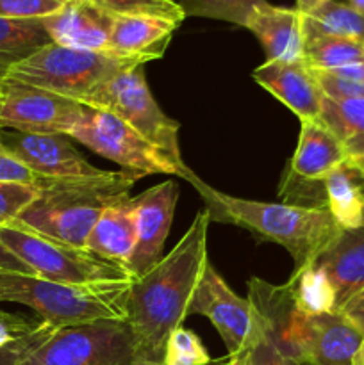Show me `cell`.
I'll return each mask as SVG.
<instances>
[{
  "mask_svg": "<svg viewBox=\"0 0 364 365\" xmlns=\"http://www.w3.org/2000/svg\"><path fill=\"white\" fill-rule=\"evenodd\" d=\"M209 210H200L181 241L128 289L125 312L134 334L136 359L163 362L170 335L182 327L207 259Z\"/></svg>",
  "mask_w": 364,
  "mask_h": 365,
  "instance_id": "obj_1",
  "label": "cell"
},
{
  "mask_svg": "<svg viewBox=\"0 0 364 365\" xmlns=\"http://www.w3.org/2000/svg\"><path fill=\"white\" fill-rule=\"evenodd\" d=\"M186 180L203 198L211 221L246 228L259 239L275 242L288 250L295 260L293 273L310 266L341 230L328 209L236 198L207 185L193 171Z\"/></svg>",
  "mask_w": 364,
  "mask_h": 365,
  "instance_id": "obj_2",
  "label": "cell"
},
{
  "mask_svg": "<svg viewBox=\"0 0 364 365\" xmlns=\"http://www.w3.org/2000/svg\"><path fill=\"white\" fill-rule=\"evenodd\" d=\"M136 180L121 171H109L106 177L89 180H52L39 178V195L29 203L14 223L64 245L86 248L103 210L128 198Z\"/></svg>",
  "mask_w": 364,
  "mask_h": 365,
  "instance_id": "obj_3",
  "label": "cell"
},
{
  "mask_svg": "<svg viewBox=\"0 0 364 365\" xmlns=\"http://www.w3.org/2000/svg\"><path fill=\"white\" fill-rule=\"evenodd\" d=\"M134 278L61 284L36 274L0 271V303H20L56 330L100 319L127 321L125 303Z\"/></svg>",
  "mask_w": 364,
  "mask_h": 365,
  "instance_id": "obj_4",
  "label": "cell"
},
{
  "mask_svg": "<svg viewBox=\"0 0 364 365\" xmlns=\"http://www.w3.org/2000/svg\"><path fill=\"white\" fill-rule=\"evenodd\" d=\"M143 64L139 59L111 52H91L49 43L11 66L6 78L82 102L111 77Z\"/></svg>",
  "mask_w": 364,
  "mask_h": 365,
  "instance_id": "obj_5",
  "label": "cell"
},
{
  "mask_svg": "<svg viewBox=\"0 0 364 365\" xmlns=\"http://www.w3.org/2000/svg\"><path fill=\"white\" fill-rule=\"evenodd\" d=\"M81 103L106 110L134 128L153 148L173 160L178 168H188L178 148L181 125L163 113L146 84L143 66L131 68L114 75L89 93Z\"/></svg>",
  "mask_w": 364,
  "mask_h": 365,
  "instance_id": "obj_6",
  "label": "cell"
},
{
  "mask_svg": "<svg viewBox=\"0 0 364 365\" xmlns=\"http://www.w3.org/2000/svg\"><path fill=\"white\" fill-rule=\"evenodd\" d=\"M0 242L36 277L61 284H95V282L131 280L123 267L103 260L88 248H75L43 237L18 223L0 227Z\"/></svg>",
  "mask_w": 364,
  "mask_h": 365,
  "instance_id": "obj_7",
  "label": "cell"
},
{
  "mask_svg": "<svg viewBox=\"0 0 364 365\" xmlns=\"http://www.w3.org/2000/svg\"><path fill=\"white\" fill-rule=\"evenodd\" d=\"M68 138L116 163L121 168V173L132 180H139L148 175H178L186 180L191 173L189 168H178L173 160L143 139L134 128L106 110L84 106L81 120L71 128Z\"/></svg>",
  "mask_w": 364,
  "mask_h": 365,
  "instance_id": "obj_8",
  "label": "cell"
},
{
  "mask_svg": "<svg viewBox=\"0 0 364 365\" xmlns=\"http://www.w3.org/2000/svg\"><path fill=\"white\" fill-rule=\"evenodd\" d=\"M136 341L127 321L100 319L59 328L20 365H134Z\"/></svg>",
  "mask_w": 364,
  "mask_h": 365,
  "instance_id": "obj_9",
  "label": "cell"
},
{
  "mask_svg": "<svg viewBox=\"0 0 364 365\" xmlns=\"http://www.w3.org/2000/svg\"><path fill=\"white\" fill-rule=\"evenodd\" d=\"M84 113L77 100L4 78L0 84V128L25 134L68 135Z\"/></svg>",
  "mask_w": 364,
  "mask_h": 365,
  "instance_id": "obj_10",
  "label": "cell"
},
{
  "mask_svg": "<svg viewBox=\"0 0 364 365\" xmlns=\"http://www.w3.org/2000/svg\"><path fill=\"white\" fill-rule=\"evenodd\" d=\"M363 337L339 310L307 316L298 309L288 359L296 365H353Z\"/></svg>",
  "mask_w": 364,
  "mask_h": 365,
  "instance_id": "obj_11",
  "label": "cell"
},
{
  "mask_svg": "<svg viewBox=\"0 0 364 365\" xmlns=\"http://www.w3.org/2000/svg\"><path fill=\"white\" fill-rule=\"evenodd\" d=\"M66 138L63 134L0 132V143L39 178L89 180V178L106 177L109 173L89 164Z\"/></svg>",
  "mask_w": 364,
  "mask_h": 365,
  "instance_id": "obj_12",
  "label": "cell"
},
{
  "mask_svg": "<svg viewBox=\"0 0 364 365\" xmlns=\"http://www.w3.org/2000/svg\"><path fill=\"white\" fill-rule=\"evenodd\" d=\"M189 314L206 316L223 339L228 355H236L248 341L253 328V307L250 299L239 298L218 274L206 264L188 307Z\"/></svg>",
  "mask_w": 364,
  "mask_h": 365,
  "instance_id": "obj_13",
  "label": "cell"
},
{
  "mask_svg": "<svg viewBox=\"0 0 364 365\" xmlns=\"http://www.w3.org/2000/svg\"><path fill=\"white\" fill-rule=\"evenodd\" d=\"M177 200L178 185L171 180L152 185L134 198L136 246L127 264V273L132 278L145 274L163 259Z\"/></svg>",
  "mask_w": 364,
  "mask_h": 365,
  "instance_id": "obj_14",
  "label": "cell"
},
{
  "mask_svg": "<svg viewBox=\"0 0 364 365\" xmlns=\"http://www.w3.org/2000/svg\"><path fill=\"white\" fill-rule=\"evenodd\" d=\"M43 25L52 43L57 45L91 52H109L113 14L89 0H70L61 11L43 18Z\"/></svg>",
  "mask_w": 364,
  "mask_h": 365,
  "instance_id": "obj_15",
  "label": "cell"
},
{
  "mask_svg": "<svg viewBox=\"0 0 364 365\" xmlns=\"http://www.w3.org/2000/svg\"><path fill=\"white\" fill-rule=\"evenodd\" d=\"M252 77L261 88L288 106L300 118V121L320 118L323 95L305 61L298 63L266 61L257 70H253Z\"/></svg>",
  "mask_w": 364,
  "mask_h": 365,
  "instance_id": "obj_16",
  "label": "cell"
},
{
  "mask_svg": "<svg viewBox=\"0 0 364 365\" xmlns=\"http://www.w3.org/2000/svg\"><path fill=\"white\" fill-rule=\"evenodd\" d=\"M314 266L323 271L335 292V310L364 291V225L341 228Z\"/></svg>",
  "mask_w": 364,
  "mask_h": 365,
  "instance_id": "obj_17",
  "label": "cell"
},
{
  "mask_svg": "<svg viewBox=\"0 0 364 365\" xmlns=\"http://www.w3.org/2000/svg\"><path fill=\"white\" fill-rule=\"evenodd\" d=\"M246 29L256 34L271 63H298L303 61L305 32L303 13L296 7H278L264 4L250 18Z\"/></svg>",
  "mask_w": 364,
  "mask_h": 365,
  "instance_id": "obj_18",
  "label": "cell"
},
{
  "mask_svg": "<svg viewBox=\"0 0 364 365\" xmlns=\"http://www.w3.org/2000/svg\"><path fill=\"white\" fill-rule=\"evenodd\" d=\"M177 21L148 14H113L109 52L143 63L163 57Z\"/></svg>",
  "mask_w": 364,
  "mask_h": 365,
  "instance_id": "obj_19",
  "label": "cell"
},
{
  "mask_svg": "<svg viewBox=\"0 0 364 365\" xmlns=\"http://www.w3.org/2000/svg\"><path fill=\"white\" fill-rule=\"evenodd\" d=\"M136 246L134 198H123L107 207L89 232L86 248L103 260L116 264L127 271Z\"/></svg>",
  "mask_w": 364,
  "mask_h": 365,
  "instance_id": "obj_20",
  "label": "cell"
},
{
  "mask_svg": "<svg viewBox=\"0 0 364 365\" xmlns=\"http://www.w3.org/2000/svg\"><path fill=\"white\" fill-rule=\"evenodd\" d=\"M346 160L343 143L320 120L302 121L288 171L305 180H323L330 171Z\"/></svg>",
  "mask_w": 364,
  "mask_h": 365,
  "instance_id": "obj_21",
  "label": "cell"
},
{
  "mask_svg": "<svg viewBox=\"0 0 364 365\" xmlns=\"http://www.w3.org/2000/svg\"><path fill=\"white\" fill-rule=\"evenodd\" d=\"M325 203L341 228L364 225V171L350 160L323 178Z\"/></svg>",
  "mask_w": 364,
  "mask_h": 365,
  "instance_id": "obj_22",
  "label": "cell"
},
{
  "mask_svg": "<svg viewBox=\"0 0 364 365\" xmlns=\"http://www.w3.org/2000/svg\"><path fill=\"white\" fill-rule=\"evenodd\" d=\"M52 43L43 20L0 18V82L11 66Z\"/></svg>",
  "mask_w": 364,
  "mask_h": 365,
  "instance_id": "obj_23",
  "label": "cell"
},
{
  "mask_svg": "<svg viewBox=\"0 0 364 365\" xmlns=\"http://www.w3.org/2000/svg\"><path fill=\"white\" fill-rule=\"evenodd\" d=\"M303 32H305V41L318 36L364 41V14L348 4L332 0L303 14Z\"/></svg>",
  "mask_w": 364,
  "mask_h": 365,
  "instance_id": "obj_24",
  "label": "cell"
},
{
  "mask_svg": "<svg viewBox=\"0 0 364 365\" xmlns=\"http://www.w3.org/2000/svg\"><path fill=\"white\" fill-rule=\"evenodd\" d=\"M295 294L296 307L307 316L323 312H335V292L323 271L314 264L305 269L293 273L288 282Z\"/></svg>",
  "mask_w": 364,
  "mask_h": 365,
  "instance_id": "obj_25",
  "label": "cell"
},
{
  "mask_svg": "<svg viewBox=\"0 0 364 365\" xmlns=\"http://www.w3.org/2000/svg\"><path fill=\"white\" fill-rule=\"evenodd\" d=\"M303 61L313 70H335L345 64L364 61V41L318 36L305 41Z\"/></svg>",
  "mask_w": 364,
  "mask_h": 365,
  "instance_id": "obj_26",
  "label": "cell"
},
{
  "mask_svg": "<svg viewBox=\"0 0 364 365\" xmlns=\"http://www.w3.org/2000/svg\"><path fill=\"white\" fill-rule=\"evenodd\" d=\"M186 16L211 18L246 27L252 14L266 0H177Z\"/></svg>",
  "mask_w": 364,
  "mask_h": 365,
  "instance_id": "obj_27",
  "label": "cell"
},
{
  "mask_svg": "<svg viewBox=\"0 0 364 365\" xmlns=\"http://www.w3.org/2000/svg\"><path fill=\"white\" fill-rule=\"evenodd\" d=\"M318 120L341 143L346 139L364 134V98L360 100H321V110Z\"/></svg>",
  "mask_w": 364,
  "mask_h": 365,
  "instance_id": "obj_28",
  "label": "cell"
},
{
  "mask_svg": "<svg viewBox=\"0 0 364 365\" xmlns=\"http://www.w3.org/2000/svg\"><path fill=\"white\" fill-rule=\"evenodd\" d=\"M236 365H296L282 353L273 335L253 310V328L243 349L234 355Z\"/></svg>",
  "mask_w": 364,
  "mask_h": 365,
  "instance_id": "obj_29",
  "label": "cell"
},
{
  "mask_svg": "<svg viewBox=\"0 0 364 365\" xmlns=\"http://www.w3.org/2000/svg\"><path fill=\"white\" fill-rule=\"evenodd\" d=\"M89 2L111 14H148V16L177 21L178 25L186 18L177 0H89Z\"/></svg>",
  "mask_w": 364,
  "mask_h": 365,
  "instance_id": "obj_30",
  "label": "cell"
},
{
  "mask_svg": "<svg viewBox=\"0 0 364 365\" xmlns=\"http://www.w3.org/2000/svg\"><path fill=\"white\" fill-rule=\"evenodd\" d=\"M211 360L198 335L178 327L168 339L163 365H207Z\"/></svg>",
  "mask_w": 364,
  "mask_h": 365,
  "instance_id": "obj_31",
  "label": "cell"
},
{
  "mask_svg": "<svg viewBox=\"0 0 364 365\" xmlns=\"http://www.w3.org/2000/svg\"><path fill=\"white\" fill-rule=\"evenodd\" d=\"M38 195L39 189L36 185L0 182V227L13 223L21 210L38 198Z\"/></svg>",
  "mask_w": 364,
  "mask_h": 365,
  "instance_id": "obj_32",
  "label": "cell"
},
{
  "mask_svg": "<svg viewBox=\"0 0 364 365\" xmlns=\"http://www.w3.org/2000/svg\"><path fill=\"white\" fill-rule=\"evenodd\" d=\"M70 0H0V18L43 20L63 9Z\"/></svg>",
  "mask_w": 364,
  "mask_h": 365,
  "instance_id": "obj_33",
  "label": "cell"
},
{
  "mask_svg": "<svg viewBox=\"0 0 364 365\" xmlns=\"http://www.w3.org/2000/svg\"><path fill=\"white\" fill-rule=\"evenodd\" d=\"M313 75L325 98L335 100V102L364 98V84L348 81V78H343L325 70H313Z\"/></svg>",
  "mask_w": 364,
  "mask_h": 365,
  "instance_id": "obj_34",
  "label": "cell"
},
{
  "mask_svg": "<svg viewBox=\"0 0 364 365\" xmlns=\"http://www.w3.org/2000/svg\"><path fill=\"white\" fill-rule=\"evenodd\" d=\"M54 331H56V328L41 321L39 327H36L31 334L24 335V337L16 339V341L11 342V344L0 348V365H20L21 360H24L29 353L34 351L41 342H45Z\"/></svg>",
  "mask_w": 364,
  "mask_h": 365,
  "instance_id": "obj_35",
  "label": "cell"
},
{
  "mask_svg": "<svg viewBox=\"0 0 364 365\" xmlns=\"http://www.w3.org/2000/svg\"><path fill=\"white\" fill-rule=\"evenodd\" d=\"M38 175L32 173L14 153H11L9 150L0 143V182L38 185Z\"/></svg>",
  "mask_w": 364,
  "mask_h": 365,
  "instance_id": "obj_36",
  "label": "cell"
},
{
  "mask_svg": "<svg viewBox=\"0 0 364 365\" xmlns=\"http://www.w3.org/2000/svg\"><path fill=\"white\" fill-rule=\"evenodd\" d=\"M339 312L350 319L353 323V327L364 334V291H360L359 294L353 296L352 299L345 303V305L339 309Z\"/></svg>",
  "mask_w": 364,
  "mask_h": 365,
  "instance_id": "obj_37",
  "label": "cell"
},
{
  "mask_svg": "<svg viewBox=\"0 0 364 365\" xmlns=\"http://www.w3.org/2000/svg\"><path fill=\"white\" fill-rule=\"evenodd\" d=\"M0 271H13V273H24V274H34L27 264L21 262L16 255L9 252L6 246L0 242Z\"/></svg>",
  "mask_w": 364,
  "mask_h": 365,
  "instance_id": "obj_38",
  "label": "cell"
},
{
  "mask_svg": "<svg viewBox=\"0 0 364 365\" xmlns=\"http://www.w3.org/2000/svg\"><path fill=\"white\" fill-rule=\"evenodd\" d=\"M330 73H335L343 78H348V81L364 84V61H357V63L345 64V66L330 70Z\"/></svg>",
  "mask_w": 364,
  "mask_h": 365,
  "instance_id": "obj_39",
  "label": "cell"
},
{
  "mask_svg": "<svg viewBox=\"0 0 364 365\" xmlns=\"http://www.w3.org/2000/svg\"><path fill=\"white\" fill-rule=\"evenodd\" d=\"M134 365H163V362H156V360H145V359H134ZM207 365H236L234 355H225L220 359L211 360Z\"/></svg>",
  "mask_w": 364,
  "mask_h": 365,
  "instance_id": "obj_40",
  "label": "cell"
},
{
  "mask_svg": "<svg viewBox=\"0 0 364 365\" xmlns=\"http://www.w3.org/2000/svg\"><path fill=\"white\" fill-rule=\"evenodd\" d=\"M353 365H364V337H363V342H360L359 349H357V353H355Z\"/></svg>",
  "mask_w": 364,
  "mask_h": 365,
  "instance_id": "obj_41",
  "label": "cell"
},
{
  "mask_svg": "<svg viewBox=\"0 0 364 365\" xmlns=\"http://www.w3.org/2000/svg\"><path fill=\"white\" fill-rule=\"evenodd\" d=\"M296 9L303 14L309 13V0H296Z\"/></svg>",
  "mask_w": 364,
  "mask_h": 365,
  "instance_id": "obj_42",
  "label": "cell"
},
{
  "mask_svg": "<svg viewBox=\"0 0 364 365\" xmlns=\"http://www.w3.org/2000/svg\"><path fill=\"white\" fill-rule=\"evenodd\" d=\"M348 6H352L353 9L359 11L360 14H364V0H348Z\"/></svg>",
  "mask_w": 364,
  "mask_h": 365,
  "instance_id": "obj_43",
  "label": "cell"
},
{
  "mask_svg": "<svg viewBox=\"0 0 364 365\" xmlns=\"http://www.w3.org/2000/svg\"><path fill=\"white\" fill-rule=\"evenodd\" d=\"M328 2H332V0H309V13H310V11L318 9L320 6H323V4H328Z\"/></svg>",
  "mask_w": 364,
  "mask_h": 365,
  "instance_id": "obj_44",
  "label": "cell"
},
{
  "mask_svg": "<svg viewBox=\"0 0 364 365\" xmlns=\"http://www.w3.org/2000/svg\"><path fill=\"white\" fill-rule=\"evenodd\" d=\"M0 84H2V82H0Z\"/></svg>",
  "mask_w": 364,
  "mask_h": 365,
  "instance_id": "obj_45",
  "label": "cell"
}]
</instances>
